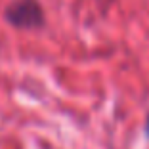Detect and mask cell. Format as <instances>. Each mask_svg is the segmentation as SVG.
<instances>
[{"label": "cell", "mask_w": 149, "mask_h": 149, "mask_svg": "<svg viewBox=\"0 0 149 149\" xmlns=\"http://www.w3.org/2000/svg\"><path fill=\"white\" fill-rule=\"evenodd\" d=\"M4 19L15 29L33 31L44 25V12L38 0H15L4 10Z\"/></svg>", "instance_id": "cell-1"}, {"label": "cell", "mask_w": 149, "mask_h": 149, "mask_svg": "<svg viewBox=\"0 0 149 149\" xmlns=\"http://www.w3.org/2000/svg\"><path fill=\"white\" fill-rule=\"evenodd\" d=\"M145 134H147V138H149V113H147V117H145Z\"/></svg>", "instance_id": "cell-2"}]
</instances>
